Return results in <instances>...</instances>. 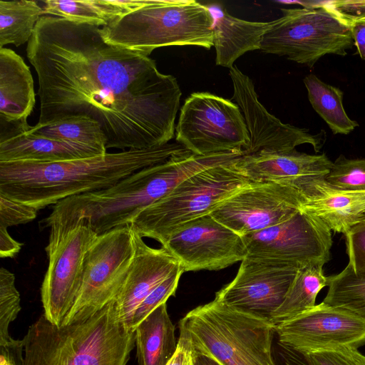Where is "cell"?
<instances>
[{
    "mask_svg": "<svg viewBox=\"0 0 365 365\" xmlns=\"http://www.w3.org/2000/svg\"><path fill=\"white\" fill-rule=\"evenodd\" d=\"M38 77V124L86 115L106 149L163 146L174 137L181 91L149 56L110 44L101 28L43 16L27 43Z\"/></svg>",
    "mask_w": 365,
    "mask_h": 365,
    "instance_id": "obj_1",
    "label": "cell"
},
{
    "mask_svg": "<svg viewBox=\"0 0 365 365\" xmlns=\"http://www.w3.org/2000/svg\"><path fill=\"white\" fill-rule=\"evenodd\" d=\"M186 150L174 143L56 163H0V195L39 210L70 197L110 187Z\"/></svg>",
    "mask_w": 365,
    "mask_h": 365,
    "instance_id": "obj_2",
    "label": "cell"
},
{
    "mask_svg": "<svg viewBox=\"0 0 365 365\" xmlns=\"http://www.w3.org/2000/svg\"><path fill=\"white\" fill-rule=\"evenodd\" d=\"M190 163L172 156L166 161L141 169L113 185L66 198L53 207L44 220L52 223L83 221L98 235L129 225L143 209L160 200L192 175Z\"/></svg>",
    "mask_w": 365,
    "mask_h": 365,
    "instance_id": "obj_3",
    "label": "cell"
},
{
    "mask_svg": "<svg viewBox=\"0 0 365 365\" xmlns=\"http://www.w3.org/2000/svg\"><path fill=\"white\" fill-rule=\"evenodd\" d=\"M23 341L24 365H126L135 344L113 302L85 321L60 327L42 314Z\"/></svg>",
    "mask_w": 365,
    "mask_h": 365,
    "instance_id": "obj_4",
    "label": "cell"
},
{
    "mask_svg": "<svg viewBox=\"0 0 365 365\" xmlns=\"http://www.w3.org/2000/svg\"><path fill=\"white\" fill-rule=\"evenodd\" d=\"M179 327L194 355L220 365H277L272 349L275 326L215 299L190 311Z\"/></svg>",
    "mask_w": 365,
    "mask_h": 365,
    "instance_id": "obj_5",
    "label": "cell"
},
{
    "mask_svg": "<svg viewBox=\"0 0 365 365\" xmlns=\"http://www.w3.org/2000/svg\"><path fill=\"white\" fill-rule=\"evenodd\" d=\"M212 17L195 0H149L144 7L101 28L104 41L149 56L172 46H213Z\"/></svg>",
    "mask_w": 365,
    "mask_h": 365,
    "instance_id": "obj_6",
    "label": "cell"
},
{
    "mask_svg": "<svg viewBox=\"0 0 365 365\" xmlns=\"http://www.w3.org/2000/svg\"><path fill=\"white\" fill-rule=\"evenodd\" d=\"M236 159L189 177L140 212L130 225L140 237L155 240L163 246L179 227L210 214L225 200L252 182L236 168Z\"/></svg>",
    "mask_w": 365,
    "mask_h": 365,
    "instance_id": "obj_7",
    "label": "cell"
},
{
    "mask_svg": "<svg viewBox=\"0 0 365 365\" xmlns=\"http://www.w3.org/2000/svg\"><path fill=\"white\" fill-rule=\"evenodd\" d=\"M281 11L283 16L271 21L263 36L262 52L312 68L322 56H344L354 46L350 26L327 7Z\"/></svg>",
    "mask_w": 365,
    "mask_h": 365,
    "instance_id": "obj_8",
    "label": "cell"
},
{
    "mask_svg": "<svg viewBox=\"0 0 365 365\" xmlns=\"http://www.w3.org/2000/svg\"><path fill=\"white\" fill-rule=\"evenodd\" d=\"M48 264L41 288L44 317L60 327L81 289L86 254L98 235L83 221L52 223Z\"/></svg>",
    "mask_w": 365,
    "mask_h": 365,
    "instance_id": "obj_9",
    "label": "cell"
},
{
    "mask_svg": "<svg viewBox=\"0 0 365 365\" xmlns=\"http://www.w3.org/2000/svg\"><path fill=\"white\" fill-rule=\"evenodd\" d=\"M135 253V232L130 225L98 235L86 254L80 291L62 325L85 321L112 302Z\"/></svg>",
    "mask_w": 365,
    "mask_h": 365,
    "instance_id": "obj_10",
    "label": "cell"
},
{
    "mask_svg": "<svg viewBox=\"0 0 365 365\" xmlns=\"http://www.w3.org/2000/svg\"><path fill=\"white\" fill-rule=\"evenodd\" d=\"M176 141L197 155L243 150L250 143L240 107L208 92L192 93L180 109Z\"/></svg>",
    "mask_w": 365,
    "mask_h": 365,
    "instance_id": "obj_11",
    "label": "cell"
},
{
    "mask_svg": "<svg viewBox=\"0 0 365 365\" xmlns=\"http://www.w3.org/2000/svg\"><path fill=\"white\" fill-rule=\"evenodd\" d=\"M331 231L301 210L287 220L242 236L249 257L274 260L298 268L330 259Z\"/></svg>",
    "mask_w": 365,
    "mask_h": 365,
    "instance_id": "obj_12",
    "label": "cell"
},
{
    "mask_svg": "<svg viewBox=\"0 0 365 365\" xmlns=\"http://www.w3.org/2000/svg\"><path fill=\"white\" fill-rule=\"evenodd\" d=\"M304 200L302 193L289 185L252 182L210 215L242 237L287 220L300 210Z\"/></svg>",
    "mask_w": 365,
    "mask_h": 365,
    "instance_id": "obj_13",
    "label": "cell"
},
{
    "mask_svg": "<svg viewBox=\"0 0 365 365\" xmlns=\"http://www.w3.org/2000/svg\"><path fill=\"white\" fill-rule=\"evenodd\" d=\"M278 343L302 354L365 344V320L323 302L275 326Z\"/></svg>",
    "mask_w": 365,
    "mask_h": 365,
    "instance_id": "obj_14",
    "label": "cell"
},
{
    "mask_svg": "<svg viewBox=\"0 0 365 365\" xmlns=\"http://www.w3.org/2000/svg\"><path fill=\"white\" fill-rule=\"evenodd\" d=\"M298 269L281 262L247 257L241 262L235 277L215 293V299L271 322Z\"/></svg>",
    "mask_w": 365,
    "mask_h": 365,
    "instance_id": "obj_15",
    "label": "cell"
},
{
    "mask_svg": "<svg viewBox=\"0 0 365 365\" xmlns=\"http://www.w3.org/2000/svg\"><path fill=\"white\" fill-rule=\"evenodd\" d=\"M162 247L177 259L183 272L219 270L247 256L242 237L210 214L179 227Z\"/></svg>",
    "mask_w": 365,
    "mask_h": 365,
    "instance_id": "obj_16",
    "label": "cell"
},
{
    "mask_svg": "<svg viewBox=\"0 0 365 365\" xmlns=\"http://www.w3.org/2000/svg\"><path fill=\"white\" fill-rule=\"evenodd\" d=\"M230 76L234 88L232 99L242 111L250 136V143L242 155L260 152L287 153L306 143L312 145L316 153L319 152L326 140L325 131L313 135L307 128L282 123L258 101L249 76L235 66L230 68Z\"/></svg>",
    "mask_w": 365,
    "mask_h": 365,
    "instance_id": "obj_17",
    "label": "cell"
},
{
    "mask_svg": "<svg viewBox=\"0 0 365 365\" xmlns=\"http://www.w3.org/2000/svg\"><path fill=\"white\" fill-rule=\"evenodd\" d=\"M235 165L250 182H273L289 185L302 193L314 182L325 180L332 165L325 153L309 155L260 152L238 157Z\"/></svg>",
    "mask_w": 365,
    "mask_h": 365,
    "instance_id": "obj_18",
    "label": "cell"
},
{
    "mask_svg": "<svg viewBox=\"0 0 365 365\" xmlns=\"http://www.w3.org/2000/svg\"><path fill=\"white\" fill-rule=\"evenodd\" d=\"M134 232L135 256L123 285L112 301L119 319L129 329L140 303L180 265L165 248L149 247Z\"/></svg>",
    "mask_w": 365,
    "mask_h": 365,
    "instance_id": "obj_19",
    "label": "cell"
},
{
    "mask_svg": "<svg viewBox=\"0 0 365 365\" xmlns=\"http://www.w3.org/2000/svg\"><path fill=\"white\" fill-rule=\"evenodd\" d=\"M36 103L29 66L14 51L0 48V126L27 130V118Z\"/></svg>",
    "mask_w": 365,
    "mask_h": 365,
    "instance_id": "obj_20",
    "label": "cell"
},
{
    "mask_svg": "<svg viewBox=\"0 0 365 365\" xmlns=\"http://www.w3.org/2000/svg\"><path fill=\"white\" fill-rule=\"evenodd\" d=\"M302 196L300 210L334 232L344 235L365 214V191L339 189L325 180L314 182Z\"/></svg>",
    "mask_w": 365,
    "mask_h": 365,
    "instance_id": "obj_21",
    "label": "cell"
},
{
    "mask_svg": "<svg viewBox=\"0 0 365 365\" xmlns=\"http://www.w3.org/2000/svg\"><path fill=\"white\" fill-rule=\"evenodd\" d=\"M96 148L26 133L0 138V163H56L105 155Z\"/></svg>",
    "mask_w": 365,
    "mask_h": 365,
    "instance_id": "obj_22",
    "label": "cell"
},
{
    "mask_svg": "<svg viewBox=\"0 0 365 365\" xmlns=\"http://www.w3.org/2000/svg\"><path fill=\"white\" fill-rule=\"evenodd\" d=\"M212 17L213 46L216 64L230 68L247 51L260 50L270 22L250 21L230 15L220 5L207 6Z\"/></svg>",
    "mask_w": 365,
    "mask_h": 365,
    "instance_id": "obj_23",
    "label": "cell"
},
{
    "mask_svg": "<svg viewBox=\"0 0 365 365\" xmlns=\"http://www.w3.org/2000/svg\"><path fill=\"white\" fill-rule=\"evenodd\" d=\"M138 365H166L178 346L175 326L163 303L144 319L135 329Z\"/></svg>",
    "mask_w": 365,
    "mask_h": 365,
    "instance_id": "obj_24",
    "label": "cell"
},
{
    "mask_svg": "<svg viewBox=\"0 0 365 365\" xmlns=\"http://www.w3.org/2000/svg\"><path fill=\"white\" fill-rule=\"evenodd\" d=\"M322 263H311L299 267L280 307L271 322L277 325L315 306L319 292L327 286Z\"/></svg>",
    "mask_w": 365,
    "mask_h": 365,
    "instance_id": "obj_25",
    "label": "cell"
},
{
    "mask_svg": "<svg viewBox=\"0 0 365 365\" xmlns=\"http://www.w3.org/2000/svg\"><path fill=\"white\" fill-rule=\"evenodd\" d=\"M43 14L78 23L106 26L129 13L118 0H46Z\"/></svg>",
    "mask_w": 365,
    "mask_h": 365,
    "instance_id": "obj_26",
    "label": "cell"
},
{
    "mask_svg": "<svg viewBox=\"0 0 365 365\" xmlns=\"http://www.w3.org/2000/svg\"><path fill=\"white\" fill-rule=\"evenodd\" d=\"M303 81L312 108L333 134L348 135L359 126L344 110L342 91L324 83L314 74L308 75Z\"/></svg>",
    "mask_w": 365,
    "mask_h": 365,
    "instance_id": "obj_27",
    "label": "cell"
},
{
    "mask_svg": "<svg viewBox=\"0 0 365 365\" xmlns=\"http://www.w3.org/2000/svg\"><path fill=\"white\" fill-rule=\"evenodd\" d=\"M25 132L34 135L88 145L107 153L106 137L101 125L88 116L74 115L48 123H36Z\"/></svg>",
    "mask_w": 365,
    "mask_h": 365,
    "instance_id": "obj_28",
    "label": "cell"
},
{
    "mask_svg": "<svg viewBox=\"0 0 365 365\" xmlns=\"http://www.w3.org/2000/svg\"><path fill=\"white\" fill-rule=\"evenodd\" d=\"M43 7L33 0L0 1V48L28 43L43 16Z\"/></svg>",
    "mask_w": 365,
    "mask_h": 365,
    "instance_id": "obj_29",
    "label": "cell"
},
{
    "mask_svg": "<svg viewBox=\"0 0 365 365\" xmlns=\"http://www.w3.org/2000/svg\"><path fill=\"white\" fill-rule=\"evenodd\" d=\"M327 287L323 303L365 320V274L356 273L347 264L339 273L327 277Z\"/></svg>",
    "mask_w": 365,
    "mask_h": 365,
    "instance_id": "obj_30",
    "label": "cell"
},
{
    "mask_svg": "<svg viewBox=\"0 0 365 365\" xmlns=\"http://www.w3.org/2000/svg\"><path fill=\"white\" fill-rule=\"evenodd\" d=\"M20 294L15 286L14 274L4 267L0 269V345L12 337L9 333L10 324L21 310Z\"/></svg>",
    "mask_w": 365,
    "mask_h": 365,
    "instance_id": "obj_31",
    "label": "cell"
},
{
    "mask_svg": "<svg viewBox=\"0 0 365 365\" xmlns=\"http://www.w3.org/2000/svg\"><path fill=\"white\" fill-rule=\"evenodd\" d=\"M325 180L339 189L365 191V159H348L339 155Z\"/></svg>",
    "mask_w": 365,
    "mask_h": 365,
    "instance_id": "obj_32",
    "label": "cell"
},
{
    "mask_svg": "<svg viewBox=\"0 0 365 365\" xmlns=\"http://www.w3.org/2000/svg\"><path fill=\"white\" fill-rule=\"evenodd\" d=\"M183 272L182 268L179 265L145 298L133 314L130 327L132 331H135L138 325L145 318L160 305L166 303L170 296L175 294Z\"/></svg>",
    "mask_w": 365,
    "mask_h": 365,
    "instance_id": "obj_33",
    "label": "cell"
},
{
    "mask_svg": "<svg viewBox=\"0 0 365 365\" xmlns=\"http://www.w3.org/2000/svg\"><path fill=\"white\" fill-rule=\"evenodd\" d=\"M344 236L348 264L356 273L365 274V214Z\"/></svg>",
    "mask_w": 365,
    "mask_h": 365,
    "instance_id": "obj_34",
    "label": "cell"
},
{
    "mask_svg": "<svg viewBox=\"0 0 365 365\" xmlns=\"http://www.w3.org/2000/svg\"><path fill=\"white\" fill-rule=\"evenodd\" d=\"M304 354L314 365H365V356L353 347L343 346Z\"/></svg>",
    "mask_w": 365,
    "mask_h": 365,
    "instance_id": "obj_35",
    "label": "cell"
},
{
    "mask_svg": "<svg viewBox=\"0 0 365 365\" xmlns=\"http://www.w3.org/2000/svg\"><path fill=\"white\" fill-rule=\"evenodd\" d=\"M38 210L0 195V227L26 224L36 219Z\"/></svg>",
    "mask_w": 365,
    "mask_h": 365,
    "instance_id": "obj_36",
    "label": "cell"
},
{
    "mask_svg": "<svg viewBox=\"0 0 365 365\" xmlns=\"http://www.w3.org/2000/svg\"><path fill=\"white\" fill-rule=\"evenodd\" d=\"M322 6L331 11L349 26L365 21V0L323 1Z\"/></svg>",
    "mask_w": 365,
    "mask_h": 365,
    "instance_id": "obj_37",
    "label": "cell"
},
{
    "mask_svg": "<svg viewBox=\"0 0 365 365\" xmlns=\"http://www.w3.org/2000/svg\"><path fill=\"white\" fill-rule=\"evenodd\" d=\"M24 341L11 338L0 345V365H24Z\"/></svg>",
    "mask_w": 365,
    "mask_h": 365,
    "instance_id": "obj_38",
    "label": "cell"
},
{
    "mask_svg": "<svg viewBox=\"0 0 365 365\" xmlns=\"http://www.w3.org/2000/svg\"><path fill=\"white\" fill-rule=\"evenodd\" d=\"M166 365H193V351L187 334L180 329L177 349Z\"/></svg>",
    "mask_w": 365,
    "mask_h": 365,
    "instance_id": "obj_39",
    "label": "cell"
},
{
    "mask_svg": "<svg viewBox=\"0 0 365 365\" xmlns=\"http://www.w3.org/2000/svg\"><path fill=\"white\" fill-rule=\"evenodd\" d=\"M23 244L15 240L8 232L7 228L0 227V257H14L21 250Z\"/></svg>",
    "mask_w": 365,
    "mask_h": 365,
    "instance_id": "obj_40",
    "label": "cell"
},
{
    "mask_svg": "<svg viewBox=\"0 0 365 365\" xmlns=\"http://www.w3.org/2000/svg\"><path fill=\"white\" fill-rule=\"evenodd\" d=\"M279 346L280 365H314L304 354L286 347L280 344H279Z\"/></svg>",
    "mask_w": 365,
    "mask_h": 365,
    "instance_id": "obj_41",
    "label": "cell"
},
{
    "mask_svg": "<svg viewBox=\"0 0 365 365\" xmlns=\"http://www.w3.org/2000/svg\"><path fill=\"white\" fill-rule=\"evenodd\" d=\"M350 28L354 46L360 57L365 60V21L354 23Z\"/></svg>",
    "mask_w": 365,
    "mask_h": 365,
    "instance_id": "obj_42",
    "label": "cell"
},
{
    "mask_svg": "<svg viewBox=\"0 0 365 365\" xmlns=\"http://www.w3.org/2000/svg\"><path fill=\"white\" fill-rule=\"evenodd\" d=\"M193 365H220L210 357L193 354Z\"/></svg>",
    "mask_w": 365,
    "mask_h": 365,
    "instance_id": "obj_43",
    "label": "cell"
}]
</instances>
